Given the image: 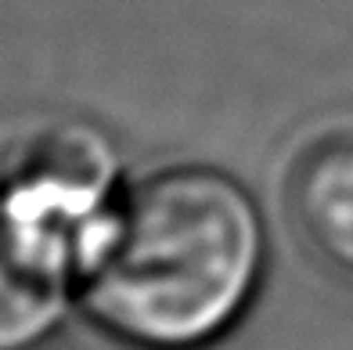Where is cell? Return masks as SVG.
<instances>
[{"label": "cell", "instance_id": "6da1fadb", "mask_svg": "<svg viewBox=\"0 0 353 350\" xmlns=\"http://www.w3.org/2000/svg\"><path fill=\"white\" fill-rule=\"evenodd\" d=\"M263 271L252 195L216 166H166L112 199L79 253V300L137 350H202L228 332Z\"/></svg>", "mask_w": 353, "mask_h": 350}, {"label": "cell", "instance_id": "7a4b0ae2", "mask_svg": "<svg viewBox=\"0 0 353 350\" xmlns=\"http://www.w3.org/2000/svg\"><path fill=\"white\" fill-rule=\"evenodd\" d=\"M116 159L83 123H47L14 145L0 166V202L54 217L76 231L98 228L112 206Z\"/></svg>", "mask_w": 353, "mask_h": 350}, {"label": "cell", "instance_id": "3957f363", "mask_svg": "<svg viewBox=\"0 0 353 350\" xmlns=\"http://www.w3.org/2000/svg\"><path fill=\"white\" fill-rule=\"evenodd\" d=\"M83 246V231L0 202V350H33L51 336Z\"/></svg>", "mask_w": 353, "mask_h": 350}, {"label": "cell", "instance_id": "277c9868", "mask_svg": "<svg viewBox=\"0 0 353 350\" xmlns=\"http://www.w3.org/2000/svg\"><path fill=\"white\" fill-rule=\"evenodd\" d=\"M285 199L307 249L353 275V134H332L303 148L288 170Z\"/></svg>", "mask_w": 353, "mask_h": 350}]
</instances>
